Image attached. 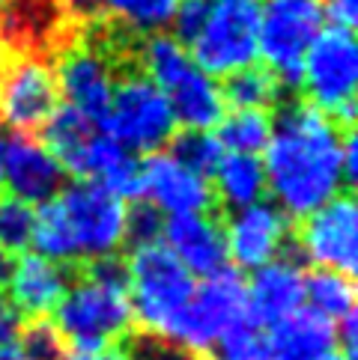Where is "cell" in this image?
I'll return each mask as SVG.
<instances>
[{"instance_id":"1","label":"cell","mask_w":358,"mask_h":360,"mask_svg":"<svg viewBox=\"0 0 358 360\" xmlns=\"http://www.w3.org/2000/svg\"><path fill=\"white\" fill-rule=\"evenodd\" d=\"M343 131L308 101L290 98L275 108L266 143V188L280 212L304 217L338 194L343 182Z\"/></svg>"},{"instance_id":"2","label":"cell","mask_w":358,"mask_h":360,"mask_svg":"<svg viewBox=\"0 0 358 360\" xmlns=\"http://www.w3.org/2000/svg\"><path fill=\"white\" fill-rule=\"evenodd\" d=\"M30 244L57 265L113 256L125 244V205L93 182H75L39 205Z\"/></svg>"},{"instance_id":"3","label":"cell","mask_w":358,"mask_h":360,"mask_svg":"<svg viewBox=\"0 0 358 360\" xmlns=\"http://www.w3.org/2000/svg\"><path fill=\"white\" fill-rule=\"evenodd\" d=\"M140 69L164 93L176 122L195 128V131H209L221 122V86L191 60V54L173 36H144V42H140Z\"/></svg>"},{"instance_id":"4","label":"cell","mask_w":358,"mask_h":360,"mask_svg":"<svg viewBox=\"0 0 358 360\" xmlns=\"http://www.w3.org/2000/svg\"><path fill=\"white\" fill-rule=\"evenodd\" d=\"M69 289L63 292L57 313V330L78 352H108L135 330V316L129 304V289L105 286L81 274L75 265Z\"/></svg>"},{"instance_id":"5","label":"cell","mask_w":358,"mask_h":360,"mask_svg":"<svg viewBox=\"0 0 358 360\" xmlns=\"http://www.w3.org/2000/svg\"><path fill=\"white\" fill-rule=\"evenodd\" d=\"M99 131L129 152H156L176 134V117L149 75L140 66H132L117 75L108 117Z\"/></svg>"},{"instance_id":"6","label":"cell","mask_w":358,"mask_h":360,"mask_svg":"<svg viewBox=\"0 0 358 360\" xmlns=\"http://www.w3.org/2000/svg\"><path fill=\"white\" fill-rule=\"evenodd\" d=\"M75 0H0V57L54 63L81 33Z\"/></svg>"},{"instance_id":"7","label":"cell","mask_w":358,"mask_h":360,"mask_svg":"<svg viewBox=\"0 0 358 360\" xmlns=\"http://www.w3.org/2000/svg\"><path fill=\"white\" fill-rule=\"evenodd\" d=\"M125 268H129L132 289V316H137L140 330L161 333L164 325L195 295V277L161 241L135 248L132 256L125 259Z\"/></svg>"},{"instance_id":"8","label":"cell","mask_w":358,"mask_h":360,"mask_svg":"<svg viewBox=\"0 0 358 360\" xmlns=\"http://www.w3.org/2000/svg\"><path fill=\"white\" fill-rule=\"evenodd\" d=\"M355 81H358V45L352 30L331 24L319 30L311 51L302 63V86L308 93V105L323 110L340 128L355 122Z\"/></svg>"},{"instance_id":"9","label":"cell","mask_w":358,"mask_h":360,"mask_svg":"<svg viewBox=\"0 0 358 360\" xmlns=\"http://www.w3.org/2000/svg\"><path fill=\"white\" fill-rule=\"evenodd\" d=\"M245 316H248L245 280L233 268H224V271L203 280V286H195V295L188 298V304L156 337H164L188 352L200 354L212 349L221 333Z\"/></svg>"},{"instance_id":"10","label":"cell","mask_w":358,"mask_h":360,"mask_svg":"<svg viewBox=\"0 0 358 360\" xmlns=\"http://www.w3.org/2000/svg\"><path fill=\"white\" fill-rule=\"evenodd\" d=\"M323 0H266L260 9L257 54L280 86H299L302 63L323 30Z\"/></svg>"},{"instance_id":"11","label":"cell","mask_w":358,"mask_h":360,"mask_svg":"<svg viewBox=\"0 0 358 360\" xmlns=\"http://www.w3.org/2000/svg\"><path fill=\"white\" fill-rule=\"evenodd\" d=\"M263 0H209L203 30L191 42V60L212 75H233L257 60Z\"/></svg>"},{"instance_id":"12","label":"cell","mask_w":358,"mask_h":360,"mask_svg":"<svg viewBox=\"0 0 358 360\" xmlns=\"http://www.w3.org/2000/svg\"><path fill=\"white\" fill-rule=\"evenodd\" d=\"M290 241L304 259L338 274H355L358 262V209L352 191H340L311 214L290 226Z\"/></svg>"},{"instance_id":"13","label":"cell","mask_w":358,"mask_h":360,"mask_svg":"<svg viewBox=\"0 0 358 360\" xmlns=\"http://www.w3.org/2000/svg\"><path fill=\"white\" fill-rule=\"evenodd\" d=\"M57 75L39 57H0V120L16 134H36L57 108Z\"/></svg>"},{"instance_id":"14","label":"cell","mask_w":358,"mask_h":360,"mask_svg":"<svg viewBox=\"0 0 358 360\" xmlns=\"http://www.w3.org/2000/svg\"><path fill=\"white\" fill-rule=\"evenodd\" d=\"M140 194L149 200L159 212L168 214H203L215 212V191L209 179L197 176L179 164L168 152H152V155L140 164Z\"/></svg>"},{"instance_id":"15","label":"cell","mask_w":358,"mask_h":360,"mask_svg":"<svg viewBox=\"0 0 358 360\" xmlns=\"http://www.w3.org/2000/svg\"><path fill=\"white\" fill-rule=\"evenodd\" d=\"M227 259L236 268H260L278 259V253L290 244V221L278 205L254 202L224 217Z\"/></svg>"},{"instance_id":"16","label":"cell","mask_w":358,"mask_h":360,"mask_svg":"<svg viewBox=\"0 0 358 360\" xmlns=\"http://www.w3.org/2000/svg\"><path fill=\"white\" fill-rule=\"evenodd\" d=\"M0 182L6 194L24 202H48L57 197L66 182V170L60 161L30 134H12L4 146V161H0Z\"/></svg>"},{"instance_id":"17","label":"cell","mask_w":358,"mask_h":360,"mask_svg":"<svg viewBox=\"0 0 358 360\" xmlns=\"http://www.w3.org/2000/svg\"><path fill=\"white\" fill-rule=\"evenodd\" d=\"M171 253L191 274L212 277L227 268V236H224V212L203 214H176L164 224Z\"/></svg>"},{"instance_id":"18","label":"cell","mask_w":358,"mask_h":360,"mask_svg":"<svg viewBox=\"0 0 358 360\" xmlns=\"http://www.w3.org/2000/svg\"><path fill=\"white\" fill-rule=\"evenodd\" d=\"M287 259H272L254 268V277L245 283L248 292V319L257 325H275V321L292 316L304 301V271L299 265V250L287 244Z\"/></svg>"},{"instance_id":"19","label":"cell","mask_w":358,"mask_h":360,"mask_svg":"<svg viewBox=\"0 0 358 360\" xmlns=\"http://www.w3.org/2000/svg\"><path fill=\"white\" fill-rule=\"evenodd\" d=\"M69 265H57L45 256H21V259H16V271L9 277L6 301L16 307V313L24 321L45 319L60 304L63 292L69 289Z\"/></svg>"},{"instance_id":"20","label":"cell","mask_w":358,"mask_h":360,"mask_svg":"<svg viewBox=\"0 0 358 360\" xmlns=\"http://www.w3.org/2000/svg\"><path fill=\"white\" fill-rule=\"evenodd\" d=\"M338 345V325L314 310H296L292 316L268 325L266 354L268 360H319Z\"/></svg>"},{"instance_id":"21","label":"cell","mask_w":358,"mask_h":360,"mask_svg":"<svg viewBox=\"0 0 358 360\" xmlns=\"http://www.w3.org/2000/svg\"><path fill=\"white\" fill-rule=\"evenodd\" d=\"M75 176L81 182H93L105 188L117 200H137L140 197V161L125 146L105 134H96L84 149V155L75 167Z\"/></svg>"},{"instance_id":"22","label":"cell","mask_w":358,"mask_h":360,"mask_svg":"<svg viewBox=\"0 0 358 360\" xmlns=\"http://www.w3.org/2000/svg\"><path fill=\"white\" fill-rule=\"evenodd\" d=\"M215 202L218 209L227 214V209H245L254 205L263 191H266V173L257 155H233V152H224V158L215 167Z\"/></svg>"},{"instance_id":"23","label":"cell","mask_w":358,"mask_h":360,"mask_svg":"<svg viewBox=\"0 0 358 360\" xmlns=\"http://www.w3.org/2000/svg\"><path fill=\"white\" fill-rule=\"evenodd\" d=\"M39 134L45 140V149L60 161L63 170L75 173L84 149L90 146V140L96 137V125L84 120L78 110L69 105H57L54 113L45 120V125L39 128Z\"/></svg>"},{"instance_id":"24","label":"cell","mask_w":358,"mask_h":360,"mask_svg":"<svg viewBox=\"0 0 358 360\" xmlns=\"http://www.w3.org/2000/svg\"><path fill=\"white\" fill-rule=\"evenodd\" d=\"M224 108L233 110H272L284 101V86L266 66H245L233 75H227L221 86Z\"/></svg>"},{"instance_id":"25","label":"cell","mask_w":358,"mask_h":360,"mask_svg":"<svg viewBox=\"0 0 358 360\" xmlns=\"http://www.w3.org/2000/svg\"><path fill=\"white\" fill-rule=\"evenodd\" d=\"M179 0H99V15L135 36H152L173 21Z\"/></svg>"},{"instance_id":"26","label":"cell","mask_w":358,"mask_h":360,"mask_svg":"<svg viewBox=\"0 0 358 360\" xmlns=\"http://www.w3.org/2000/svg\"><path fill=\"white\" fill-rule=\"evenodd\" d=\"M304 298L311 301L314 313L328 319L331 325H338L340 319H347L350 313H355L352 277L328 271V268H319V271L304 274Z\"/></svg>"},{"instance_id":"27","label":"cell","mask_w":358,"mask_h":360,"mask_svg":"<svg viewBox=\"0 0 358 360\" xmlns=\"http://www.w3.org/2000/svg\"><path fill=\"white\" fill-rule=\"evenodd\" d=\"M272 137V113L266 110H233L230 117H221L215 140L224 152L233 155H257L266 149Z\"/></svg>"},{"instance_id":"28","label":"cell","mask_w":358,"mask_h":360,"mask_svg":"<svg viewBox=\"0 0 358 360\" xmlns=\"http://www.w3.org/2000/svg\"><path fill=\"white\" fill-rule=\"evenodd\" d=\"M179 164H185L188 170H195L203 179H212L215 167L224 158V149L221 143L215 140V134L209 131H195V128H185L171 137V152Z\"/></svg>"},{"instance_id":"29","label":"cell","mask_w":358,"mask_h":360,"mask_svg":"<svg viewBox=\"0 0 358 360\" xmlns=\"http://www.w3.org/2000/svg\"><path fill=\"white\" fill-rule=\"evenodd\" d=\"M16 349L21 360H66L69 357V342L63 340L54 321L45 319H30L24 321L16 340Z\"/></svg>"},{"instance_id":"30","label":"cell","mask_w":358,"mask_h":360,"mask_svg":"<svg viewBox=\"0 0 358 360\" xmlns=\"http://www.w3.org/2000/svg\"><path fill=\"white\" fill-rule=\"evenodd\" d=\"M33 205L9 197L6 191L0 194V250L18 256L30 248L33 241Z\"/></svg>"},{"instance_id":"31","label":"cell","mask_w":358,"mask_h":360,"mask_svg":"<svg viewBox=\"0 0 358 360\" xmlns=\"http://www.w3.org/2000/svg\"><path fill=\"white\" fill-rule=\"evenodd\" d=\"M215 345H218V360H268L266 333L248 316L239 319L236 325H230Z\"/></svg>"},{"instance_id":"32","label":"cell","mask_w":358,"mask_h":360,"mask_svg":"<svg viewBox=\"0 0 358 360\" xmlns=\"http://www.w3.org/2000/svg\"><path fill=\"white\" fill-rule=\"evenodd\" d=\"M120 354L123 360H200L195 352H188L164 337H156L149 330H132L120 342Z\"/></svg>"},{"instance_id":"33","label":"cell","mask_w":358,"mask_h":360,"mask_svg":"<svg viewBox=\"0 0 358 360\" xmlns=\"http://www.w3.org/2000/svg\"><path fill=\"white\" fill-rule=\"evenodd\" d=\"M164 233V221L161 212L152 205L149 200H132V205L125 209V244L135 248H144V244L159 241Z\"/></svg>"},{"instance_id":"34","label":"cell","mask_w":358,"mask_h":360,"mask_svg":"<svg viewBox=\"0 0 358 360\" xmlns=\"http://www.w3.org/2000/svg\"><path fill=\"white\" fill-rule=\"evenodd\" d=\"M206 12H209V0H179V6L173 12V21L171 24H173V30H176L173 39L183 45L185 51L200 36L203 21H206Z\"/></svg>"},{"instance_id":"35","label":"cell","mask_w":358,"mask_h":360,"mask_svg":"<svg viewBox=\"0 0 358 360\" xmlns=\"http://www.w3.org/2000/svg\"><path fill=\"white\" fill-rule=\"evenodd\" d=\"M21 325H24V319L16 313V307H12L6 298H0V352L16 345Z\"/></svg>"},{"instance_id":"36","label":"cell","mask_w":358,"mask_h":360,"mask_svg":"<svg viewBox=\"0 0 358 360\" xmlns=\"http://www.w3.org/2000/svg\"><path fill=\"white\" fill-rule=\"evenodd\" d=\"M323 12L335 21V27L352 30L358 21V0H323Z\"/></svg>"},{"instance_id":"37","label":"cell","mask_w":358,"mask_h":360,"mask_svg":"<svg viewBox=\"0 0 358 360\" xmlns=\"http://www.w3.org/2000/svg\"><path fill=\"white\" fill-rule=\"evenodd\" d=\"M0 360H21V354H18L16 345H12V349H4V352H0Z\"/></svg>"},{"instance_id":"38","label":"cell","mask_w":358,"mask_h":360,"mask_svg":"<svg viewBox=\"0 0 358 360\" xmlns=\"http://www.w3.org/2000/svg\"><path fill=\"white\" fill-rule=\"evenodd\" d=\"M319 360H350V357H347V354H343V352H335V354H331V352H328L326 357H319Z\"/></svg>"},{"instance_id":"39","label":"cell","mask_w":358,"mask_h":360,"mask_svg":"<svg viewBox=\"0 0 358 360\" xmlns=\"http://www.w3.org/2000/svg\"><path fill=\"white\" fill-rule=\"evenodd\" d=\"M0 161H4V137H0Z\"/></svg>"}]
</instances>
